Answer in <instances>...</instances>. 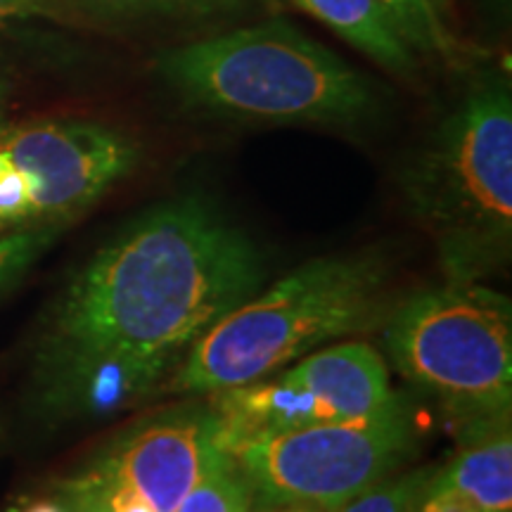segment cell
I'll return each mask as SVG.
<instances>
[{
    "mask_svg": "<svg viewBox=\"0 0 512 512\" xmlns=\"http://www.w3.org/2000/svg\"><path fill=\"white\" fill-rule=\"evenodd\" d=\"M389 72H411L413 53L380 0H292Z\"/></svg>",
    "mask_w": 512,
    "mask_h": 512,
    "instance_id": "11",
    "label": "cell"
},
{
    "mask_svg": "<svg viewBox=\"0 0 512 512\" xmlns=\"http://www.w3.org/2000/svg\"><path fill=\"white\" fill-rule=\"evenodd\" d=\"M406 197L451 280L477 283L508 261L512 98L505 76H482L467 88L408 166Z\"/></svg>",
    "mask_w": 512,
    "mask_h": 512,
    "instance_id": "2",
    "label": "cell"
},
{
    "mask_svg": "<svg viewBox=\"0 0 512 512\" xmlns=\"http://www.w3.org/2000/svg\"><path fill=\"white\" fill-rule=\"evenodd\" d=\"M389 356L448 413L472 427L508 420L512 403L510 299L451 280L406 299L384 332Z\"/></svg>",
    "mask_w": 512,
    "mask_h": 512,
    "instance_id": "5",
    "label": "cell"
},
{
    "mask_svg": "<svg viewBox=\"0 0 512 512\" xmlns=\"http://www.w3.org/2000/svg\"><path fill=\"white\" fill-rule=\"evenodd\" d=\"M290 512H297V510H290Z\"/></svg>",
    "mask_w": 512,
    "mask_h": 512,
    "instance_id": "21",
    "label": "cell"
},
{
    "mask_svg": "<svg viewBox=\"0 0 512 512\" xmlns=\"http://www.w3.org/2000/svg\"><path fill=\"white\" fill-rule=\"evenodd\" d=\"M408 48L439 57L453 55L456 41L448 31L444 0H380Z\"/></svg>",
    "mask_w": 512,
    "mask_h": 512,
    "instance_id": "12",
    "label": "cell"
},
{
    "mask_svg": "<svg viewBox=\"0 0 512 512\" xmlns=\"http://www.w3.org/2000/svg\"><path fill=\"white\" fill-rule=\"evenodd\" d=\"M264 280L259 249L200 197L145 211L74 275L38 349L60 413L131 406Z\"/></svg>",
    "mask_w": 512,
    "mask_h": 512,
    "instance_id": "1",
    "label": "cell"
},
{
    "mask_svg": "<svg viewBox=\"0 0 512 512\" xmlns=\"http://www.w3.org/2000/svg\"><path fill=\"white\" fill-rule=\"evenodd\" d=\"M434 470L437 467H418L399 477H384L335 512H415Z\"/></svg>",
    "mask_w": 512,
    "mask_h": 512,
    "instance_id": "14",
    "label": "cell"
},
{
    "mask_svg": "<svg viewBox=\"0 0 512 512\" xmlns=\"http://www.w3.org/2000/svg\"><path fill=\"white\" fill-rule=\"evenodd\" d=\"M254 503L245 475L228 451L207 467L176 512H249Z\"/></svg>",
    "mask_w": 512,
    "mask_h": 512,
    "instance_id": "13",
    "label": "cell"
},
{
    "mask_svg": "<svg viewBox=\"0 0 512 512\" xmlns=\"http://www.w3.org/2000/svg\"><path fill=\"white\" fill-rule=\"evenodd\" d=\"M283 377L316 396L328 422L363 418L394 399L382 356L361 342L316 351Z\"/></svg>",
    "mask_w": 512,
    "mask_h": 512,
    "instance_id": "9",
    "label": "cell"
},
{
    "mask_svg": "<svg viewBox=\"0 0 512 512\" xmlns=\"http://www.w3.org/2000/svg\"><path fill=\"white\" fill-rule=\"evenodd\" d=\"M91 8L121 15H209L238 5V0H81Z\"/></svg>",
    "mask_w": 512,
    "mask_h": 512,
    "instance_id": "16",
    "label": "cell"
},
{
    "mask_svg": "<svg viewBox=\"0 0 512 512\" xmlns=\"http://www.w3.org/2000/svg\"><path fill=\"white\" fill-rule=\"evenodd\" d=\"M55 230L57 228H36L0 235V294L10 290L38 256L46 252L55 238Z\"/></svg>",
    "mask_w": 512,
    "mask_h": 512,
    "instance_id": "15",
    "label": "cell"
},
{
    "mask_svg": "<svg viewBox=\"0 0 512 512\" xmlns=\"http://www.w3.org/2000/svg\"><path fill=\"white\" fill-rule=\"evenodd\" d=\"M24 512H69L67 510V505H62V503H53V501H41V503H34V505H29L27 510Z\"/></svg>",
    "mask_w": 512,
    "mask_h": 512,
    "instance_id": "19",
    "label": "cell"
},
{
    "mask_svg": "<svg viewBox=\"0 0 512 512\" xmlns=\"http://www.w3.org/2000/svg\"><path fill=\"white\" fill-rule=\"evenodd\" d=\"M415 446L411 408L403 396L380 411L320 422L240 446L233 453L252 496L264 505L335 512L382 482Z\"/></svg>",
    "mask_w": 512,
    "mask_h": 512,
    "instance_id": "6",
    "label": "cell"
},
{
    "mask_svg": "<svg viewBox=\"0 0 512 512\" xmlns=\"http://www.w3.org/2000/svg\"><path fill=\"white\" fill-rule=\"evenodd\" d=\"M24 3H27V0H0V19L15 15Z\"/></svg>",
    "mask_w": 512,
    "mask_h": 512,
    "instance_id": "20",
    "label": "cell"
},
{
    "mask_svg": "<svg viewBox=\"0 0 512 512\" xmlns=\"http://www.w3.org/2000/svg\"><path fill=\"white\" fill-rule=\"evenodd\" d=\"M67 510L69 512H105L98 503L86 501V498H67Z\"/></svg>",
    "mask_w": 512,
    "mask_h": 512,
    "instance_id": "18",
    "label": "cell"
},
{
    "mask_svg": "<svg viewBox=\"0 0 512 512\" xmlns=\"http://www.w3.org/2000/svg\"><path fill=\"white\" fill-rule=\"evenodd\" d=\"M415 512H479V510L470 501H465L463 496L456 494V491L446 489V486L434 482V475H432L430 484H427L425 496H422V501Z\"/></svg>",
    "mask_w": 512,
    "mask_h": 512,
    "instance_id": "17",
    "label": "cell"
},
{
    "mask_svg": "<svg viewBox=\"0 0 512 512\" xmlns=\"http://www.w3.org/2000/svg\"><path fill=\"white\" fill-rule=\"evenodd\" d=\"M138 150L91 121H36L0 131V235L57 228L133 169Z\"/></svg>",
    "mask_w": 512,
    "mask_h": 512,
    "instance_id": "7",
    "label": "cell"
},
{
    "mask_svg": "<svg viewBox=\"0 0 512 512\" xmlns=\"http://www.w3.org/2000/svg\"><path fill=\"white\" fill-rule=\"evenodd\" d=\"M223 451L211 406L176 408L131 427L83 477L126 486L155 512H176Z\"/></svg>",
    "mask_w": 512,
    "mask_h": 512,
    "instance_id": "8",
    "label": "cell"
},
{
    "mask_svg": "<svg viewBox=\"0 0 512 512\" xmlns=\"http://www.w3.org/2000/svg\"><path fill=\"white\" fill-rule=\"evenodd\" d=\"M384 268L373 256H323L247 299L197 339L176 375L181 392L259 382L292 358L361 330L382 302Z\"/></svg>",
    "mask_w": 512,
    "mask_h": 512,
    "instance_id": "4",
    "label": "cell"
},
{
    "mask_svg": "<svg viewBox=\"0 0 512 512\" xmlns=\"http://www.w3.org/2000/svg\"><path fill=\"white\" fill-rule=\"evenodd\" d=\"M157 72L185 102L230 117L354 124L375 105L356 69L285 22L174 48Z\"/></svg>",
    "mask_w": 512,
    "mask_h": 512,
    "instance_id": "3",
    "label": "cell"
},
{
    "mask_svg": "<svg viewBox=\"0 0 512 512\" xmlns=\"http://www.w3.org/2000/svg\"><path fill=\"white\" fill-rule=\"evenodd\" d=\"M434 482L456 491L479 512H512V437L508 420L472 427L465 444Z\"/></svg>",
    "mask_w": 512,
    "mask_h": 512,
    "instance_id": "10",
    "label": "cell"
}]
</instances>
